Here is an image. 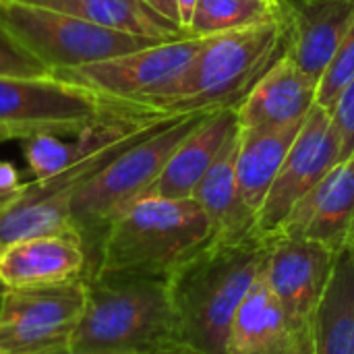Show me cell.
<instances>
[{"instance_id": "1", "label": "cell", "mask_w": 354, "mask_h": 354, "mask_svg": "<svg viewBox=\"0 0 354 354\" xmlns=\"http://www.w3.org/2000/svg\"><path fill=\"white\" fill-rule=\"evenodd\" d=\"M272 239L253 234L236 243H207L170 278L176 344L201 354H226L232 319L259 278Z\"/></svg>"}, {"instance_id": "2", "label": "cell", "mask_w": 354, "mask_h": 354, "mask_svg": "<svg viewBox=\"0 0 354 354\" xmlns=\"http://www.w3.org/2000/svg\"><path fill=\"white\" fill-rule=\"evenodd\" d=\"M290 12L284 6L259 23L214 33L187 73L149 110L162 114L236 108L259 79L288 52Z\"/></svg>"}, {"instance_id": "3", "label": "cell", "mask_w": 354, "mask_h": 354, "mask_svg": "<svg viewBox=\"0 0 354 354\" xmlns=\"http://www.w3.org/2000/svg\"><path fill=\"white\" fill-rule=\"evenodd\" d=\"M207 243L212 224L193 197H141L110 222L87 278L114 274L168 280Z\"/></svg>"}, {"instance_id": "4", "label": "cell", "mask_w": 354, "mask_h": 354, "mask_svg": "<svg viewBox=\"0 0 354 354\" xmlns=\"http://www.w3.org/2000/svg\"><path fill=\"white\" fill-rule=\"evenodd\" d=\"M68 348L87 354H153L176 340L166 278L93 276Z\"/></svg>"}, {"instance_id": "5", "label": "cell", "mask_w": 354, "mask_h": 354, "mask_svg": "<svg viewBox=\"0 0 354 354\" xmlns=\"http://www.w3.org/2000/svg\"><path fill=\"white\" fill-rule=\"evenodd\" d=\"M212 114L214 112H187L172 116L160 129L118 153L75 193L71 201V228L81 239L87 253L85 278L93 270L110 222L145 195L174 149Z\"/></svg>"}, {"instance_id": "6", "label": "cell", "mask_w": 354, "mask_h": 354, "mask_svg": "<svg viewBox=\"0 0 354 354\" xmlns=\"http://www.w3.org/2000/svg\"><path fill=\"white\" fill-rule=\"evenodd\" d=\"M0 27L50 71L83 66L160 44L100 27L71 12L23 2H0Z\"/></svg>"}, {"instance_id": "7", "label": "cell", "mask_w": 354, "mask_h": 354, "mask_svg": "<svg viewBox=\"0 0 354 354\" xmlns=\"http://www.w3.org/2000/svg\"><path fill=\"white\" fill-rule=\"evenodd\" d=\"M207 37L209 35H185L116 58L73 68H56L52 75L102 97L149 110V106L187 73Z\"/></svg>"}, {"instance_id": "8", "label": "cell", "mask_w": 354, "mask_h": 354, "mask_svg": "<svg viewBox=\"0 0 354 354\" xmlns=\"http://www.w3.org/2000/svg\"><path fill=\"white\" fill-rule=\"evenodd\" d=\"M116 100L50 77L0 75V124L27 139L37 133L75 135L106 114Z\"/></svg>"}, {"instance_id": "9", "label": "cell", "mask_w": 354, "mask_h": 354, "mask_svg": "<svg viewBox=\"0 0 354 354\" xmlns=\"http://www.w3.org/2000/svg\"><path fill=\"white\" fill-rule=\"evenodd\" d=\"M85 299V280L4 290L0 299V354H46L68 348Z\"/></svg>"}, {"instance_id": "10", "label": "cell", "mask_w": 354, "mask_h": 354, "mask_svg": "<svg viewBox=\"0 0 354 354\" xmlns=\"http://www.w3.org/2000/svg\"><path fill=\"white\" fill-rule=\"evenodd\" d=\"M176 116V114H174ZM172 116L160 120L158 124L139 131L110 147L97 149L79 162L71 164L66 170L50 176L46 180L25 183L23 191L0 209V243L6 247L21 239L39 236V234H56V232H73L71 228V201L75 193L104 166H108L118 153L131 147L135 141L147 137Z\"/></svg>"}, {"instance_id": "11", "label": "cell", "mask_w": 354, "mask_h": 354, "mask_svg": "<svg viewBox=\"0 0 354 354\" xmlns=\"http://www.w3.org/2000/svg\"><path fill=\"white\" fill-rule=\"evenodd\" d=\"M340 162L342 151L332 122V112L315 104L307 114L276 180L272 183L261 209L257 212L255 232L263 239H274L292 207Z\"/></svg>"}, {"instance_id": "12", "label": "cell", "mask_w": 354, "mask_h": 354, "mask_svg": "<svg viewBox=\"0 0 354 354\" xmlns=\"http://www.w3.org/2000/svg\"><path fill=\"white\" fill-rule=\"evenodd\" d=\"M336 251L307 241L274 236L266 261V278L299 338L309 332L311 317L330 282Z\"/></svg>"}, {"instance_id": "13", "label": "cell", "mask_w": 354, "mask_h": 354, "mask_svg": "<svg viewBox=\"0 0 354 354\" xmlns=\"http://www.w3.org/2000/svg\"><path fill=\"white\" fill-rule=\"evenodd\" d=\"M276 236L315 241L336 253L354 245V156L292 207Z\"/></svg>"}, {"instance_id": "14", "label": "cell", "mask_w": 354, "mask_h": 354, "mask_svg": "<svg viewBox=\"0 0 354 354\" xmlns=\"http://www.w3.org/2000/svg\"><path fill=\"white\" fill-rule=\"evenodd\" d=\"M87 253L75 232H56L21 239L0 255V282L10 288L56 286L83 280Z\"/></svg>"}, {"instance_id": "15", "label": "cell", "mask_w": 354, "mask_h": 354, "mask_svg": "<svg viewBox=\"0 0 354 354\" xmlns=\"http://www.w3.org/2000/svg\"><path fill=\"white\" fill-rule=\"evenodd\" d=\"M290 12L288 56L319 83L354 25V0H286Z\"/></svg>"}, {"instance_id": "16", "label": "cell", "mask_w": 354, "mask_h": 354, "mask_svg": "<svg viewBox=\"0 0 354 354\" xmlns=\"http://www.w3.org/2000/svg\"><path fill=\"white\" fill-rule=\"evenodd\" d=\"M317 104V81L303 73L288 52L234 108L241 131L305 120Z\"/></svg>"}, {"instance_id": "17", "label": "cell", "mask_w": 354, "mask_h": 354, "mask_svg": "<svg viewBox=\"0 0 354 354\" xmlns=\"http://www.w3.org/2000/svg\"><path fill=\"white\" fill-rule=\"evenodd\" d=\"M236 131L239 122L234 108L214 112L174 149L160 176L151 183L143 197L191 199L197 185Z\"/></svg>"}, {"instance_id": "18", "label": "cell", "mask_w": 354, "mask_h": 354, "mask_svg": "<svg viewBox=\"0 0 354 354\" xmlns=\"http://www.w3.org/2000/svg\"><path fill=\"white\" fill-rule=\"evenodd\" d=\"M236 153H239V131L226 143L214 166L197 185L193 199L205 212L212 224L214 243H236L249 239L255 232L257 216L245 203L236 183Z\"/></svg>"}, {"instance_id": "19", "label": "cell", "mask_w": 354, "mask_h": 354, "mask_svg": "<svg viewBox=\"0 0 354 354\" xmlns=\"http://www.w3.org/2000/svg\"><path fill=\"white\" fill-rule=\"evenodd\" d=\"M297 344L299 336L290 328L263 268L232 319L226 354H292Z\"/></svg>"}, {"instance_id": "20", "label": "cell", "mask_w": 354, "mask_h": 354, "mask_svg": "<svg viewBox=\"0 0 354 354\" xmlns=\"http://www.w3.org/2000/svg\"><path fill=\"white\" fill-rule=\"evenodd\" d=\"M305 120L261 127L239 129V153H236V183L245 203L255 212L261 209L266 195L276 180L301 127Z\"/></svg>"}, {"instance_id": "21", "label": "cell", "mask_w": 354, "mask_h": 354, "mask_svg": "<svg viewBox=\"0 0 354 354\" xmlns=\"http://www.w3.org/2000/svg\"><path fill=\"white\" fill-rule=\"evenodd\" d=\"M307 338L313 354H354V245L338 251Z\"/></svg>"}, {"instance_id": "22", "label": "cell", "mask_w": 354, "mask_h": 354, "mask_svg": "<svg viewBox=\"0 0 354 354\" xmlns=\"http://www.w3.org/2000/svg\"><path fill=\"white\" fill-rule=\"evenodd\" d=\"M54 10L71 12L112 31L158 41H172L191 35L180 25L156 12L145 0H64L54 6Z\"/></svg>"}, {"instance_id": "23", "label": "cell", "mask_w": 354, "mask_h": 354, "mask_svg": "<svg viewBox=\"0 0 354 354\" xmlns=\"http://www.w3.org/2000/svg\"><path fill=\"white\" fill-rule=\"evenodd\" d=\"M280 8H274L261 0H199L189 25V33L214 35L241 29L274 17Z\"/></svg>"}, {"instance_id": "24", "label": "cell", "mask_w": 354, "mask_h": 354, "mask_svg": "<svg viewBox=\"0 0 354 354\" xmlns=\"http://www.w3.org/2000/svg\"><path fill=\"white\" fill-rule=\"evenodd\" d=\"M23 156L33 174V180H46L66 170L71 164L83 158L79 143L73 139H60L54 133H37L23 139Z\"/></svg>"}, {"instance_id": "25", "label": "cell", "mask_w": 354, "mask_h": 354, "mask_svg": "<svg viewBox=\"0 0 354 354\" xmlns=\"http://www.w3.org/2000/svg\"><path fill=\"white\" fill-rule=\"evenodd\" d=\"M354 81V25L342 39L326 73L317 83V104L332 110L340 93Z\"/></svg>"}, {"instance_id": "26", "label": "cell", "mask_w": 354, "mask_h": 354, "mask_svg": "<svg viewBox=\"0 0 354 354\" xmlns=\"http://www.w3.org/2000/svg\"><path fill=\"white\" fill-rule=\"evenodd\" d=\"M0 75L12 77H50L52 71L33 58L25 48H21L2 27H0Z\"/></svg>"}, {"instance_id": "27", "label": "cell", "mask_w": 354, "mask_h": 354, "mask_svg": "<svg viewBox=\"0 0 354 354\" xmlns=\"http://www.w3.org/2000/svg\"><path fill=\"white\" fill-rule=\"evenodd\" d=\"M332 122L340 139L342 162L354 156V81L340 93L338 102L334 104Z\"/></svg>"}, {"instance_id": "28", "label": "cell", "mask_w": 354, "mask_h": 354, "mask_svg": "<svg viewBox=\"0 0 354 354\" xmlns=\"http://www.w3.org/2000/svg\"><path fill=\"white\" fill-rule=\"evenodd\" d=\"M23 187L25 183H21L19 170L8 162H0V205H8L23 191Z\"/></svg>"}, {"instance_id": "29", "label": "cell", "mask_w": 354, "mask_h": 354, "mask_svg": "<svg viewBox=\"0 0 354 354\" xmlns=\"http://www.w3.org/2000/svg\"><path fill=\"white\" fill-rule=\"evenodd\" d=\"M156 12H160L162 17L170 19L172 23L180 25V12H178V0H145ZM183 27V25H180Z\"/></svg>"}, {"instance_id": "30", "label": "cell", "mask_w": 354, "mask_h": 354, "mask_svg": "<svg viewBox=\"0 0 354 354\" xmlns=\"http://www.w3.org/2000/svg\"><path fill=\"white\" fill-rule=\"evenodd\" d=\"M197 2H199V0H178L180 25H183V29H187V31H189V25H191V19H193V12H195Z\"/></svg>"}, {"instance_id": "31", "label": "cell", "mask_w": 354, "mask_h": 354, "mask_svg": "<svg viewBox=\"0 0 354 354\" xmlns=\"http://www.w3.org/2000/svg\"><path fill=\"white\" fill-rule=\"evenodd\" d=\"M153 354H201V353H197V351H193V348H187V346H183V344L172 342V344H168V346L160 348L158 353H153Z\"/></svg>"}, {"instance_id": "32", "label": "cell", "mask_w": 354, "mask_h": 354, "mask_svg": "<svg viewBox=\"0 0 354 354\" xmlns=\"http://www.w3.org/2000/svg\"><path fill=\"white\" fill-rule=\"evenodd\" d=\"M19 2H23V4H33V6H44V8H54V6H58L60 2H64V0H19Z\"/></svg>"}, {"instance_id": "33", "label": "cell", "mask_w": 354, "mask_h": 354, "mask_svg": "<svg viewBox=\"0 0 354 354\" xmlns=\"http://www.w3.org/2000/svg\"><path fill=\"white\" fill-rule=\"evenodd\" d=\"M292 354H313L311 353V344H309V338L307 336L305 338H299V344H297V348H295Z\"/></svg>"}, {"instance_id": "34", "label": "cell", "mask_w": 354, "mask_h": 354, "mask_svg": "<svg viewBox=\"0 0 354 354\" xmlns=\"http://www.w3.org/2000/svg\"><path fill=\"white\" fill-rule=\"evenodd\" d=\"M10 139H19L17 133H15L12 129H8V127H2V124H0V143L10 141Z\"/></svg>"}, {"instance_id": "35", "label": "cell", "mask_w": 354, "mask_h": 354, "mask_svg": "<svg viewBox=\"0 0 354 354\" xmlns=\"http://www.w3.org/2000/svg\"><path fill=\"white\" fill-rule=\"evenodd\" d=\"M261 2H266V4H270V6H274V8H280V6L284 4V0H261Z\"/></svg>"}, {"instance_id": "36", "label": "cell", "mask_w": 354, "mask_h": 354, "mask_svg": "<svg viewBox=\"0 0 354 354\" xmlns=\"http://www.w3.org/2000/svg\"><path fill=\"white\" fill-rule=\"evenodd\" d=\"M46 354H87V353H75L71 348H62V351H54V353H46Z\"/></svg>"}, {"instance_id": "37", "label": "cell", "mask_w": 354, "mask_h": 354, "mask_svg": "<svg viewBox=\"0 0 354 354\" xmlns=\"http://www.w3.org/2000/svg\"><path fill=\"white\" fill-rule=\"evenodd\" d=\"M4 290H6V288H4V284L0 282V295H4Z\"/></svg>"}, {"instance_id": "38", "label": "cell", "mask_w": 354, "mask_h": 354, "mask_svg": "<svg viewBox=\"0 0 354 354\" xmlns=\"http://www.w3.org/2000/svg\"><path fill=\"white\" fill-rule=\"evenodd\" d=\"M0 2H19V0H0Z\"/></svg>"}, {"instance_id": "39", "label": "cell", "mask_w": 354, "mask_h": 354, "mask_svg": "<svg viewBox=\"0 0 354 354\" xmlns=\"http://www.w3.org/2000/svg\"><path fill=\"white\" fill-rule=\"evenodd\" d=\"M2 251H4V245L0 243V255H2Z\"/></svg>"}, {"instance_id": "40", "label": "cell", "mask_w": 354, "mask_h": 354, "mask_svg": "<svg viewBox=\"0 0 354 354\" xmlns=\"http://www.w3.org/2000/svg\"><path fill=\"white\" fill-rule=\"evenodd\" d=\"M0 299H2V295H0Z\"/></svg>"}, {"instance_id": "41", "label": "cell", "mask_w": 354, "mask_h": 354, "mask_svg": "<svg viewBox=\"0 0 354 354\" xmlns=\"http://www.w3.org/2000/svg\"><path fill=\"white\" fill-rule=\"evenodd\" d=\"M0 209H2V205H0Z\"/></svg>"}]
</instances>
